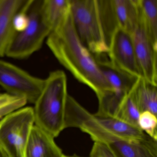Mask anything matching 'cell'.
Segmentation results:
<instances>
[{"instance_id":"277c9868","label":"cell","mask_w":157,"mask_h":157,"mask_svg":"<svg viewBox=\"0 0 157 157\" xmlns=\"http://www.w3.org/2000/svg\"><path fill=\"white\" fill-rule=\"evenodd\" d=\"M33 108L35 124L52 136L57 137L66 127L67 75L62 71L49 73Z\"/></svg>"},{"instance_id":"603a6c76","label":"cell","mask_w":157,"mask_h":157,"mask_svg":"<svg viewBox=\"0 0 157 157\" xmlns=\"http://www.w3.org/2000/svg\"><path fill=\"white\" fill-rule=\"evenodd\" d=\"M0 157H10L6 151L0 146Z\"/></svg>"},{"instance_id":"2e32d148","label":"cell","mask_w":157,"mask_h":157,"mask_svg":"<svg viewBox=\"0 0 157 157\" xmlns=\"http://www.w3.org/2000/svg\"><path fill=\"white\" fill-rule=\"evenodd\" d=\"M41 10L45 21L52 32L70 13L71 0H42Z\"/></svg>"},{"instance_id":"5bb4252c","label":"cell","mask_w":157,"mask_h":157,"mask_svg":"<svg viewBox=\"0 0 157 157\" xmlns=\"http://www.w3.org/2000/svg\"><path fill=\"white\" fill-rule=\"evenodd\" d=\"M93 117L104 129L114 135L130 140H142L149 136L138 127L124 122L115 117L92 114Z\"/></svg>"},{"instance_id":"3957f363","label":"cell","mask_w":157,"mask_h":157,"mask_svg":"<svg viewBox=\"0 0 157 157\" xmlns=\"http://www.w3.org/2000/svg\"><path fill=\"white\" fill-rule=\"evenodd\" d=\"M66 123L67 128H78L89 134L94 141L104 143L115 157H157V140L150 136L130 140L114 135L98 124L92 114L72 96L67 102Z\"/></svg>"},{"instance_id":"8992f818","label":"cell","mask_w":157,"mask_h":157,"mask_svg":"<svg viewBox=\"0 0 157 157\" xmlns=\"http://www.w3.org/2000/svg\"><path fill=\"white\" fill-rule=\"evenodd\" d=\"M35 124L33 108H21L0 121V146L10 157H25L26 144Z\"/></svg>"},{"instance_id":"cb8c5ba5","label":"cell","mask_w":157,"mask_h":157,"mask_svg":"<svg viewBox=\"0 0 157 157\" xmlns=\"http://www.w3.org/2000/svg\"><path fill=\"white\" fill-rule=\"evenodd\" d=\"M62 157H79V156H77V155H72V156H67V155H63V156H62Z\"/></svg>"},{"instance_id":"ba28073f","label":"cell","mask_w":157,"mask_h":157,"mask_svg":"<svg viewBox=\"0 0 157 157\" xmlns=\"http://www.w3.org/2000/svg\"><path fill=\"white\" fill-rule=\"evenodd\" d=\"M107 55L117 68L136 78L142 77L130 34L118 29L111 39Z\"/></svg>"},{"instance_id":"4fadbf2b","label":"cell","mask_w":157,"mask_h":157,"mask_svg":"<svg viewBox=\"0 0 157 157\" xmlns=\"http://www.w3.org/2000/svg\"><path fill=\"white\" fill-rule=\"evenodd\" d=\"M119 29L131 34L139 24L138 0H111Z\"/></svg>"},{"instance_id":"6da1fadb","label":"cell","mask_w":157,"mask_h":157,"mask_svg":"<svg viewBox=\"0 0 157 157\" xmlns=\"http://www.w3.org/2000/svg\"><path fill=\"white\" fill-rule=\"evenodd\" d=\"M46 43L59 62L79 82L92 90L97 98L112 91L95 56L79 39L71 13L50 33Z\"/></svg>"},{"instance_id":"d6986e66","label":"cell","mask_w":157,"mask_h":157,"mask_svg":"<svg viewBox=\"0 0 157 157\" xmlns=\"http://www.w3.org/2000/svg\"><path fill=\"white\" fill-rule=\"evenodd\" d=\"M27 103L26 99L23 97L8 93L0 94V118L22 108Z\"/></svg>"},{"instance_id":"e0dca14e","label":"cell","mask_w":157,"mask_h":157,"mask_svg":"<svg viewBox=\"0 0 157 157\" xmlns=\"http://www.w3.org/2000/svg\"><path fill=\"white\" fill-rule=\"evenodd\" d=\"M139 23L157 48V0H138Z\"/></svg>"},{"instance_id":"7a4b0ae2","label":"cell","mask_w":157,"mask_h":157,"mask_svg":"<svg viewBox=\"0 0 157 157\" xmlns=\"http://www.w3.org/2000/svg\"><path fill=\"white\" fill-rule=\"evenodd\" d=\"M71 14L82 44L95 56L107 55L118 28L111 0H71Z\"/></svg>"},{"instance_id":"30bf717a","label":"cell","mask_w":157,"mask_h":157,"mask_svg":"<svg viewBox=\"0 0 157 157\" xmlns=\"http://www.w3.org/2000/svg\"><path fill=\"white\" fill-rule=\"evenodd\" d=\"M28 0H0V57L6 56L7 48L16 32L13 21L24 9Z\"/></svg>"},{"instance_id":"7402d4cb","label":"cell","mask_w":157,"mask_h":157,"mask_svg":"<svg viewBox=\"0 0 157 157\" xmlns=\"http://www.w3.org/2000/svg\"><path fill=\"white\" fill-rule=\"evenodd\" d=\"M91 157H115L109 148L104 143L94 141L90 154Z\"/></svg>"},{"instance_id":"52a82bcc","label":"cell","mask_w":157,"mask_h":157,"mask_svg":"<svg viewBox=\"0 0 157 157\" xmlns=\"http://www.w3.org/2000/svg\"><path fill=\"white\" fill-rule=\"evenodd\" d=\"M44 81L0 59V86L9 94L23 97L27 102L35 104L43 90Z\"/></svg>"},{"instance_id":"7c38bea8","label":"cell","mask_w":157,"mask_h":157,"mask_svg":"<svg viewBox=\"0 0 157 157\" xmlns=\"http://www.w3.org/2000/svg\"><path fill=\"white\" fill-rule=\"evenodd\" d=\"M63 155L54 138L34 125L26 144L25 157H62Z\"/></svg>"},{"instance_id":"9c48e42d","label":"cell","mask_w":157,"mask_h":157,"mask_svg":"<svg viewBox=\"0 0 157 157\" xmlns=\"http://www.w3.org/2000/svg\"><path fill=\"white\" fill-rule=\"evenodd\" d=\"M130 36L141 77L157 86V48L151 42L139 22Z\"/></svg>"},{"instance_id":"8fae6325","label":"cell","mask_w":157,"mask_h":157,"mask_svg":"<svg viewBox=\"0 0 157 157\" xmlns=\"http://www.w3.org/2000/svg\"><path fill=\"white\" fill-rule=\"evenodd\" d=\"M95 57L112 91L119 99L124 100L131 92L139 78L121 71L113 66L109 59H103L102 56Z\"/></svg>"},{"instance_id":"9a60e30c","label":"cell","mask_w":157,"mask_h":157,"mask_svg":"<svg viewBox=\"0 0 157 157\" xmlns=\"http://www.w3.org/2000/svg\"><path fill=\"white\" fill-rule=\"evenodd\" d=\"M140 113L148 111L157 115V86L139 78L130 92Z\"/></svg>"},{"instance_id":"5b68a950","label":"cell","mask_w":157,"mask_h":157,"mask_svg":"<svg viewBox=\"0 0 157 157\" xmlns=\"http://www.w3.org/2000/svg\"><path fill=\"white\" fill-rule=\"evenodd\" d=\"M42 3V0H29L26 10L28 25L22 32H16L7 48V56L25 59L42 47L52 32L43 18Z\"/></svg>"},{"instance_id":"ac0fdd59","label":"cell","mask_w":157,"mask_h":157,"mask_svg":"<svg viewBox=\"0 0 157 157\" xmlns=\"http://www.w3.org/2000/svg\"><path fill=\"white\" fill-rule=\"evenodd\" d=\"M140 113L130 93L119 105L115 117L124 122L139 128L138 122Z\"/></svg>"},{"instance_id":"ffe728a7","label":"cell","mask_w":157,"mask_h":157,"mask_svg":"<svg viewBox=\"0 0 157 157\" xmlns=\"http://www.w3.org/2000/svg\"><path fill=\"white\" fill-rule=\"evenodd\" d=\"M138 124L142 131L157 140V116L148 111L142 112L140 114Z\"/></svg>"},{"instance_id":"44dd1931","label":"cell","mask_w":157,"mask_h":157,"mask_svg":"<svg viewBox=\"0 0 157 157\" xmlns=\"http://www.w3.org/2000/svg\"><path fill=\"white\" fill-rule=\"evenodd\" d=\"M28 2L29 0H28L24 9L17 13L13 19V27L15 32L17 33L23 31L28 25V17L26 12V10Z\"/></svg>"}]
</instances>
